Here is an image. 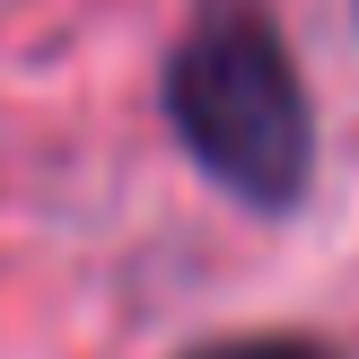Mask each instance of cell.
Returning <instances> with one entry per match:
<instances>
[{"instance_id": "cell-1", "label": "cell", "mask_w": 359, "mask_h": 359, "mask_svg": "<svg viewBox=\"0 0 359 359\" xmlns=\"http://www.w3.org/2000/svg\"><path fill=\"white\" fill-rule=\"evenodd\" d=\"M167 132L228 202L298 210L316 184V97L272 0H193L158 70Z\"/></svg>"}, {"instance_id": "cell-2", "label": "cell", "mask_w": 359, "mask_h": 359, "mask_svg": "<svg viewBox=\"0 0 359 359\" xmlns=\"http://www.w3.org/2000/svg\"><path fill=\"white\" fill-rule=\"evenodd\" d=\"M184 359H342V351L316 342V333H228V342H202Z\"/></svg>"}]
</instances>
